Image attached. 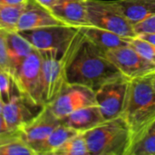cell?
<instances>
[{
  "instance_id": "23",
  "label": "cell",
  "mask_w": 155,
  "mask_h": 155,
  "mask_svg": "<svg viewBox=\"0 0 155 155\" xmlns=\"http://www.w3.org/2000/svg\"><path fill=\"white\" fill-rule=\"evenodd\" d=\"M0 155H37L19 136L0 146Z\"/></svg>"
},
{
  "instance_id": "12",
  "label": "cell",
  "mask_w": 155,
  "mask_h": 155,
  "mask_svg": "<svg viewBox=\"0 0 155 155\" xmlns=\"http://www.w3.org/2000/svg\"><path fill=\"white\" fill-rule=\"evenodd\" d=\"M43 108L36 106L20 94H15L4 104L2 115L11 131H17L23 124L33 119Z\"/></svg>"
},
{
  "instance_id": "20",
  "label": "cell",
  "mask_w": 155,
  "mask_h": 155,
  "mask_svg": "<svg viewBox=\"0 0 155 155\" xmlns=\"http://www.w3.org/2000/svg\"><path fill=\"white\" fill-rule=\"evenodd\" d=\"M52 155H89L87 143L83 133H77L61 146H59Z\"/></svg>"
},
{
  "instance_id": "31",
  "label": "cell",
  "mask_w": 155,
  "mask_h": 155,
  "mask_svg": "<svg viewBox=\"0 0 155 155\" xmlns=\"http://www.w3.org/2000/svg\"><path fill=\"white\" fill-rule=\"evenodd\" d=\"M8 132H11V130L8 128L2 114H0V134H5V133H8Z\"/></svg>"
},
{
  "instance_id": "5",
  "label": "cell",
  "mask_w": 155,
  "mask_h": 155,
  "mask_svg": "<svg viewBox=\"0 0 155 155\" xmlns=\"http://www.w3.org/2000/svg\"><path fill=\"white\" fill-rule=\"evenodd\" d=\"M88 23L91 25L114 32L125 38H134V26L117 9L113 1L86 0Z\"/></svg>"
},
{
  "instance_id": "19",
  "label": "cell",
  "mask_w": 155,
  "mask_h": 155,
  "mask_svg": "<svg viewBox=\"0 0 155 155\" xmlns=\"http://www.w3.org/2000/svg\"><path fill=\"white\" fill-rule=\"evenodd\" d=\"M77 132L73 130L72 128L66 126L63 123L57 126L50 134L49 136L43 142L40 147L37 150V154H51L59 147L61 146L65 141L69 138L76 134Z\"/></svg>"
},
{
  "instance_id": "3",
  "label": "cell",
  "mask_w": 155,
  "mask_h": 155,
  "mask_svg": "<svg viewBox=\"0 0 155 155\" xmlns=\"http://www.w3.org/2000/svg\"><path fill=\"white\" fill-rule=\"evenodd\" d=\"M83 134L89 155H127L133 140L132 132L122 116Z\"/></svg>"
},
{
  "instance_id": "18",
  "label": "cell",
  "mask_w": 155,
  "mask_h": 155,
  "mask_svg": "<svg viewBox=\"0 0 155 155\" xmlns=\"http://www.w3.org/2000/svg\"><path fill=\"white\" fill-rule=\"evenodd\" d=\"M6 41L10 75L12 77L15 70L21 65L24 60L35 48L18 31L15 30L7 31Z\"/></svg>"
},
{
  "instance_id": "21",
  "label": "cell",
  "mask_w": 155,
  "mask_h": 155,
  "mask_svg": "<svg viewBox=\"0 0 155 155\" xmlns=\"http://www.w3.org/2000/svg\"><path fill=\"white\" fill-rule=\"evenodd\" d=\"M127 155H155V133L147 131L134 139Z\"/></svg>"
},
{
  "instance_id": "14",
  "label": "cell",
  "mask_w": 155,
  "mask_h": 155,
  "mask_svg": "<svg viewBox=\"0 0 155 155\" xmlns=\"http://www.w3.org/2000/svg\"><path fill=\"white\" fill-rule=\"evenodd\" d=\"M86 0H58L50 10L65 25L74 27L88 25Z\"/></svg>"
},
{
  "instance_id": "9",
  "label": "cell",
  "mask_w": 155,
  "mask_h": 155,
  "mask_svg": "<svg viewBox=\"0 0 155 155\" xmlns=\"http://www.w3.org/2000/svg\"><path fill=\"white\" fill-rule=\"evenodd\" d=\"M129 80L122 77L108 82L94 91L95 102L104 121L122 116Z\"/></svg>"
},
{
  "instance_id": "34",
  "label": "cell",
  "mask_w": 155,
  "mask_h": 155,
  "mask_svg": "<svg viewBox=\"0 0 155 155\" xmlns=\"http://www.w3.org/2000/svg\"><path fill=\"white\" fill-rule=\"evenodd\" d=\"M151 80H152V84H153V86L155 90V73L151 74Z\"/></svg>"
},
{
  "instance_id": "35",
  "label": "cell",
  "mask_w": 155,
  "mask_h": 155,
  "mask_svg": "<svg viewBox=\"0 0 155 155\" xmlns=\"http://www.w3.org/2000/svg\"><path fill=\"white\" fill-rule=\"evenodd\" d=\"M4 103H3V101L0 99V114H2V111H3V107H4Z\"/></svg>"
},
{
  "instance_id": "2",
  "label": "cell",
  "mask_w": 155,
  "mask_h": 155,
  "mask_svg": "<svg viewBox=\"0 0 155 155\" xmlns=\"http://www.w3.org/2000/svg\"><path fill=\"white\" fill-rule=\"evenodd\" d=\"M122 117L132 132V142L155 120V90L151 75L129 80Z\"/></svg>"
},
{
  "instance_id": "33",
  "label": "cell",
  "mask_w": 155,
  "mask_h": 155,
  "mask_svg": "<svg viewBox=\"0 0 155 155\" xmlns=\"http://www.w3.org/2000/svg\"><path fill=\"white\" fill-rule=\"evenodd\" d=\"M147 131H149V132H153V133H155V120L153 122V124L150 125V127L148 128V130ZM146 131V132H147Z\"/></svg>"
},
{
  "instance_id": "29",
  "label": "cell",
  "mask_w": 155,
  "mask_h": 155,
  "mask_svg": "<svg viewBox=\"0 0 155 155\" xmlns=\"http://www.w3.org/2000/svg\"><path fill=\"white\" fill-rule=\"evenodd\" d=\"M28 0H0V5H24Z\"/></svg>"
},
{
  "instance_id": "1",
  "label": "cell",
  "mask_w": 155,
  "mask_h": 155,
  "mask_svg": "<svg viewBox=\"0 0 155 155\" xmlns=\"http://www.w3.org/2000/svg\"><path fill=\"white\" fill-rule=\"evenodd\" d=\"M122 77L124 76L108 59L105 52L88 40L78 28L69 45L67 83L95 91L103 84Z\"/></svg>"
},
{
  "instance_id": "15",
  "label": "cell",
  "mask_w": 155,
  "mask_h": 155,
  "mask_svg": "<svg viewBox=\"0 0 155 155\" xmlns=\"http://www.w3.org/2000/svg\"><path fill=\"white\" fill-rule=\"evenodd\" d=\"M61 120L64 124L77 133H85L105 122L97 104L76 110Z\"/></svg>"
},
{
  "instance_id": "32",
  "label": "cell",
  "mask_w": 155,
  "mask_h": 155,
  "mask_svg": "<svg viewBox=\"0 0 155 155\" xmlns=\"http://www.w3.org/2000/svg\"><path fill=\"white\" fill-rule=\"evenodd\" d=\"M137 36L149 41L153 44H155V34H142V35H138Z\"/></svg>"
},
{
  "instance_id": "22",
  "label": "cell",
  "mask_w": 155,
  "mask_h": 155,
  "mask_svg": "<svg viewBox=\"0 0 155 155\" xmlns=\"http://www.w3.org/2000/svg\"><path fill=\"white\" fill-rule=\"evenodd\" d=\"M25 5H0V28L6 31H16V25Z\"/></svg>"
},
{
  "instance_id": "24",
  "label": "cell",
  "mask_w": 155,
  "mask_h": 155,
  "mask_svg": "<svg viewBox=\"0 0 155 155\" xmlns=\"http://www.w3.org/2000/svg\"><path fill=\"white\" fill-rule=\"evenodd\" d=\"M14 89H15V86L11 75L7 72L0 69V99L4 104L8 103L14 95L19 94L15 92L14 93Z\"/></svg>"
},
{
  "instance_id": "8",
  "label": "cell",
  "mask_w": 155,
  "mask_h": 155,
  "mask_svg": "<svg viewBox=\"0 0 155 155\" xmlns=\"http://www.w3.org/2000/svg\"><path fill=\"white\" fill-rule=\"evenodd\" d=\"M105 54L113 64L128 80L149 76L155 73V64L130 45L108 50Z\"/></svg>"
},
{
  "instance_id": "6",
  "label": "cell",
  "mask_w": 155,
  "mask_h": 155,
  "mask_svg": "<svg viewBox=\"0 0 155 155\" xmlns=\"http://www.w3.org/2000/svg\"><path fill=\"white\" fill-rule=\"evenodd\" d=\"M77 32V27L68 25H58L19 33L41 54H63Z\"/></svg>"
},
{
  "instance_id": "11",
  "label": "cell",
  "mask_w": 155,
  "mask_h": 155,
  "mask_svg": "<svg viewBox=\"0 0 155 155\" xmlns=\"http://www.w3.org/2000/svg\"><path fill=\"white\" fill-rule=\"evenodd\" d=\"M61 124L62 120L55 116L47 105H45L33 119L18 130L20 137L37 154V150L43 142Z\"/></svg>"
},
{
  "instance_id": "4",
  "label": "cell",
  "mask_w": 155,
  "mask_h": 155,
  "mask_svg": "<svg viewBox=\"0 0 155 155\" xmlns=\"http://www.w3.org/2000/svg\"><path fill=\"white\" fill-rule=\"evenodd\" d=\"M43 59L35 48L12 75L18 94L36 106L43 104Z\"/></svg>"
},
{
  "instance_id": "16",
  "label": "cell",
  "mask_w": 155,
  "mask_h": 155,
  "mask_svg": "<svg viewBox=\"0 0 155 155\" xmlns=\"http://www.w3.org/2000/svg\"><path fill=\"white\" fill-rule=\"evenodd\" d=\"M78 28L88 40H90L93 44H94L105 53L111 49L129 45L131 42L130 38L123 37L114 32L91 25H84Z\"/></svg>"
},
{
  "instance_id": "10",
  "label": "cell",
  "mask_w": 155,
  "mask_h": 155,
  "mask_svg": "<svg viewBox=\"0 0 155 155\" xmlns=\"http://www.w3.org/2000/svg\"><path fill=\"white\" fill-rule=\"evenodd\" d=\"M96 104L94 91L79 84H67L62 93L47 106L59 119L81 108Z\"/></svg>"
},
{
  "instance_id": "30",
  "label": "cell",
  "mask_w": 155,
  "mask_h": 155,
  "mask_svg": "<svg viewBox=\"0 0 155 155\" xmlns=\"http://www.w3.org/2000/svg\"><path fill=\"white\" fill-rule=\"evenodd\" d=\"M35 2H37L39 5H41L42 6L51 10L53 8V6L57 3L58 0H35Z\"/></svg>"
},
{
  "instance_id": "28",
  "label": "cell",
  "mask_w": 155,
  "mask_h": 155,
  "mask_svg": "<svg viewBox=\"0 0 155 155\" xmlns=\"http://www.w3.org/2000/svg\"><path fill=\"white\" fill-rule=\"evenodd\" d=\"M19 136H20L19 130H17V131H11V132L5 133V134H0V146L3 145L5 143H8L10 141L19 137Z\"/></svg>"
},
{
  "instance_id": "13",
  "label": "cell",
  "mask_w": 155,
  "mask_h": 155,
  "mask_svg": "<svg viewBox=\"0 0 155 155\" xmlns=\"http://www.w3.org/2000/svg\"><path fill=\"white\" fill-rule=\"evenodd\" d=\"M58 25L65 24L55 17L49 9L42 6L35 0H28L19 16L16 31L23 32Z\"/></svg>"
},
{
  "instance_id": "26",
  "label": "cell",
  "mask_w": 155,
  "mask_h": 155,
  "mask_svg": "<svg viewBox=\"0 0 155 155\" xmlns=\"http://www.w3.org/2000/svg\"><path fill=\"white\" fill-rule=\"evenodd\" d=\"M6 30L0 28V69L7 72L10 74L9 59L7 54V41Z\"/></svg>"
},
{
  "instance_id": "27",
  "label": "cell",
  "mask_w": 155,
  "mask_h": 155,
  "mask_svg": "<svg viewBox=\"0 0 155 155\" xmlns=\"http://www.w3.org/2000/svg\"><path fill=\"white\" fill-rule=\"evenodd\" d=\"M134 30L138 35L155 34V15L134 25Z\"/></svg>"
},
{
  "instance_id": "25",
  "label": "cell",
  "mask_w": 155,
  "mask_h": 155,
  "mask_svg": "<svg viewBox=\"0 0 155 155\" xmlns=\"http://www.w3.org/2000/svg\"><path fill=\"white\" fill-rule=\"evenodd\" d=\"M130 45L133 46L143 56L155 64V44L146 41L139 36L131 39Z\"/></svg>"
},
{
  "instance_id": "7",
  "label": "cell",
  "mask_w": 155,
  "mask_h": 155,
  "mask_svg": "<svg viewBox=\"0 0 155 155\" xmlns=\"http://www.w3.org/2000/svg\"><path fill=\"white\" fill-rule=\"evenodd\" d=\"M69 45L63 54L40 53L43 59L42 98L44 105L52 103L68 84L66 80V66Z\"/></svg>"
},
{
  "instance_id": "17",
  "label": "cell",
  "mask_w": 155,
  "mask_h": 155,
  "mask_svg": "<svg viewBox=\"0 0 155 155\" xmlns=\"http://www.w3.org/2000/svg\"><path fill=\"white\" fill-rule=\"evenodd\" d=\"M113 3L134 26L155 15V0H114Z\"/></svg>"
}]
</instances>
